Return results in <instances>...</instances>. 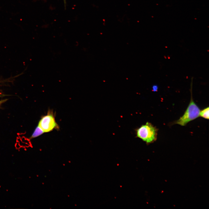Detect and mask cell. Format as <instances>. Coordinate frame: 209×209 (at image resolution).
Instances as JSON below:
<instances>
[{
	"label": "cell",
	"mask_w": 209,
	"mask_h": 209,
	"mask_svg": "<svg viewBox=\"0 0 209 209\" xmlns=\"http://www.w3.org/2000/svg\"><path fill=\"white\" fill-rule=\"evenodd\" d=\"M192 80L191 83V98L190 102L183 115L175 121L173 124H177L181 126H184L189 122L199 116L200 109L194 101L192 97Z\"/></svg>",
	"instance_id": "obj_1"
},
{
	"label": "cell",
	"mask_w": 209,
	"mask_h": 209,
	"mask_svg": "<svg viewBox=\"0 0 209 209\" xmlns=\"http://www.w3.org/2000/svg\"><path fill=\"white\" fill-rule=\"evenodd\" d=\"M158 130L151 123L147 122L136 129V137L149 144L156 140Z\"/></svg>",
	"instance_id": "obj_2"
},
{
	"label": "cell",
	"mask_w": 209,
	"mask_h": 209,
	"mask_svg": "<svg viewBox=\"0 0 209 209\" xmlns=\"http://www.w3.org/2000/svg\"><path fill=\"white\" fill-rule=\"evenodd\" d=\"M38 126L44 132H48L54 129L59 128L53 114L50 111L48 112L47 115L42 117L39 121Z\"/></svg>",
	"instance_id": "obj_3"
},
{
	"label": "cell",
	"mask_w": 209,
	"mask_h": 209,
	"mask_svg": "<svg viewBox=\"0 0 209 209\" xmlns=\"http://www.w3.org/2000/svg\"><path fill=\"white\" fill-rule=\"evenodd\" d=\"M199 116L205 119L208 120L209 119V107H206L200 111Z\"/></svg>",
	"instance_id": "obj_4"
},
{
	"label": "cell",
	"mask_w": 209,
	"mask_h": 209,
	"mask_svg": "<svg viewBox=\"0 0 209 209\" xmlns=\"http://www.w3.org/2000/svg\"><path fill=\"white\" fill-rule=\"evenodd\" d=\"M44 133V132L38 126L35 129L31 138H32L37 137L42 135Z\"/></svg>",
	"instance_id": "obj_5"
},
{
	"label": "cell",
	"mask_w": 209,
	"mask_h": 209,
	"mask_svg": "<svg viewBox=\"0 0 209 209\" xmlns=\"http://www.w3.org/2000/svg\"><path fill=\"white\" fill-rule=\"evenodd\" d=\"M158 88V86L156 84L153 85L152 87V90L154 92L157 91Z\"/></svg>",
	"instance_id": "obj_6"
},
{
	"label": "cell",
	"mask_w": 209,
	"mask_h": 209,
	"mask_svg": "<svg viewBox=\"0 0 209 209\" xmlns=\"http://www.w3.org/2000/svg\"><path fill=\"white\" fill-rule=\"evenodd\" d=\"M64 4L65 7H66V0H64Z\"/></svg>",
	"instance_id": "obj_7"
},
{
	"label": "cell",
	"mask_w": 209,
	"mask_h": 209,
	"mask_svg": "<svg viewBox=\"0 0 209 209\" xmlns=\"http://www.w3.org/2000/svg\"><path fill=\"white\" fill-rule=\"evenodd\" d=\"M3 102V100L0 101V105Z\"/></svg>",
	"instance_id": "obj_8"
}]
</instances>
